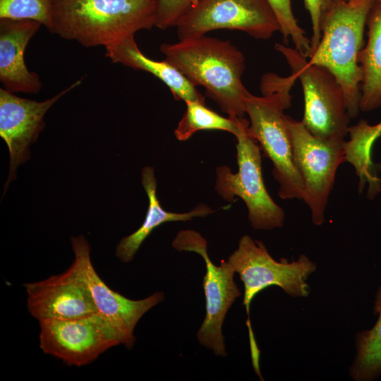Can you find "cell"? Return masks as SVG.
<instances>
[{"mask_svg": "<svg viewBox=\"0 0 381 381\" xmlns=\"http://www.w3.org/2000/svg\"><path fill=\"white\" fill-rule=\"evenodd\" d=\"M160 51L195 87L202 86L229 117L243 118L248 90L241 78L246 59L229 41L203 35L162 44Z\"/></svg>", "mask_w": 381, "mask_h": 381, "instance_id": "obj_1", "label": "cell"}, {"mask_svg": "<svg viewBox=\"0 0 381 381\" xmlns=\"http://www.w3.org/2000/svg\"><path fill=\"white\" fill-rule=\"evenodd\" d=\"M155 0H54L51 32L105 47L155 25Z\"/></svg>", "mask_w": 381, "mask_h": 381, "instance_id": "obj_2", "label": "cell"}, {"mask_svg": "<svg viewBox=\"0 0 381 381\" xmlns=\"http://www.w3.org/2000/svg\"><path fill=\"white\" fill-rule=\"evenodd\" d=\"M294 73L281 77L267 73L262 77L258 97L247 91L246 114L250 119L248 135L273 164L272 174L279 184V196L284 200H303V186L294 162L293 149L284 110L291 105L290 90Z\"/></svg>", "mask_w": 381, "mask_h": 381, "instance_id": "obj_3", "label": "cell"}, {"mask_svg": "<svg viewBox=\"0 0 381 381\" xmlns=\"http://www.w3.org/2000/svg\"><path fill=\"white\" fill-rule=\"evenodd\" d=\"M374 1H334L322 24L320 42L308 60L334 75L344 91L350 119L360 111V83L363 75L357 57L363 48L366 19Z\"/></svg>", "mask_w": 381, "mask_h": 381, "instance_id": "obj_4", "label": "cell"}, {"mask_svg": "<svg viewBox=\"0 0 381 381\" xmlns=\"http://www.w3.org/2000/svg\"><path fill=\"white\" fill-rule=\"evenodd\" d=\"M228 262L239 275L244 286L243 305L248 314L250 348L257 347L250 325V304L260 291L270 286H277L293 297H306L309 294L306 280L316 270V265L305 255L297 260L285 258L274 260L260 241L243 236L238 246L229 257Z\"/></svg>", "mask_w": 381, "mask_h": 381, "instance_id": "obj_5", "label": "cell"}, {"mask_svg": "<svg viewBox=\"0 0 381 381\" xmlns=\"http://www.w3.org/2000/svg\"><path fill=\"white\" fill-rule=\"evenodd\" d=\"M249 122L240 119L237 139L238 170L233 173L227 166L217 167L215 189L225 200L232 202L234 196L246 203L250 224L255 229L271 230L283 226L284 212L268 194L261 166L260 148L248 133Z\"/></svg>", "mask_w": 381, "mask_h": 381, "instance_id": "obj_6", "label": "cell"}, {"mask_svg": "<svg viewBox=\"0 0 381 381\" xmlns=\"http://www.w3.org/2000/svg\"><path fill=\"white\" fill-rule=\"evenodd\" d=\"M274 49L285 57L302 85L305 126L320 139L344 140L350 117L344 91L334 75L322 66L309 64L296 49L279 43Z\"/></svg>", "mask_w": 381, "mask_h": 381, "instance_id": "obj_7", "label": "cell"}, {"mask_svg": "<svg viewBox=\"0 0 381 381\" xmlns=\"http://www.w3.org/2000/svg\"><path fill=\"white\" fill-rule=\"evenodd\" d=\"M295 164L303 186V200L311 212L314 224L325 222V211L339 166L346 161L344 140L320 139L302 121L285 115Z\"/></svg>", "mask_w": 381, "mask_h": 381, "instance_id": "obj_8", "label": "cell"}, {"mask_svg": "<svg viewBox=\"0 0 381 381\" xmlns=\"http://www.w3.org/2000/svg\"><path fill=\"white\" fill-rule=\"evenodd\" d=\"M39 323L41 350L68 365H85L113 346L126 347L123 334L99 313L77 318L42 320Z\"/></svg>", "mask_w": 381, "mask_h": 381, "instance_id": "obj_9", "label": "cell"}, {"mask_svg": "<svg viewBox=\"0 0 381 381\" xmlns=\"http://www.w3.org/2000/svg\"><path fill=\"white\" fill-rule=\"evenodd\" d=\"M172 246L179 251L197 253L205 262L202 286L206 314L197 337L200 344L215 355L224 357L226 351L222 325L229 309L241 294L234 282L235 271L228 260H222L219 265H214L207 253V241L194 230L180 231L173 240Z\"/></svg>", "mask_w": 381, "mask_h": 381, "instance_id": "obj_10", "label": "cell"}, {"mask_svg": "<svg viewBox=\"0 0 381 381\" xmlns=\"http://www.w3.org/2000/svg\"><path fill=\"white\" fill-rule=\"evenodd\" d=\"M176 28L179 40L203 36L217 29L238 30L260 40L280 32L267 0H200Z\"/></svg>", "mask_w": 381, "mask_h": 381, "instance_id": "obj_11", "label": "cell"}, {"mask_svg": "<svg viewBox=\"0 0 381 381\" xmlns=\"http://www.w3.org/2000/svg\"><path fill=\"white\" fill-rule=\"evenodd\" d=\"M75 258L73 264L83 278L97 312L111 322L123 334L126 348L131 349L135 341L134 329L140 318L152 308L164 299L162 291H157L139 300H133L114 291L100 278L90 259V246L80 235L71 238Z\"/></svg>", "mask_w": 381, "mask_h": 381, "instance_id": "obj_12", "label": "cell"}, {"mask_svg": "<svg viewBox=\"0 0 381 381\" xmlns=\"http://www.w3.org/2000/svg\"><path fill=\"white\" fill-rule=\"evenodd\" d=\"M80 79L52 97L37 102L18 97L4 88L0 89V136L6 142L10 156V169L4 192L16 179L17 167L30 157V145L44 127V116L61 97L77 87Z\"/></svg>", "mask_w": 381, "mask_h": 381, "instance_id": "obj_13", "label": "cell"}, {"mask_svg": "<svg viewBox=\"0 0 381 381\" xmlns=\"http://www.w3.org/2000/svg\"><path fill=\"white\" fill-rule=\"evenodd\" d=\"M27 307L38 321L71 319L98 313L90 291L75 265L44 280L23 284Z\"/></svg>", "mask_w": 381, "mask_h": 381, "instance_id": "obj_14", "label": "cell"}, {"mask_svg": "<svg viewBox=\"0 0 381 381\" xmlns=\"http://www.w3.org/2000/svg\"><path fill=\"white\" fill-rule=\"evenodd\" d=\"M42 25L33 20L0 18V80L4 89L35 94L42 88L39 75L30 71L24 52Z\"/></svg>", "mask_w": 381, "mask_h": 381, "instance_id": "obj_15", "label": "cell"}, {"mask_svg": "<svg viewBox=\"0 0 381 381\" xmlns=\"http://www.w3.org/2000/svg\"><path fill=\"white\" fill-rule=\"evenodd\" d=\"M105 49L106 56L113 62L147 71L159 78L169 88L176 100L205 103V97L196 87L176 67L165 59L155 61L147 57L138 48L134 35Z\"/></svg>", "mask_w": 381, "mask_h": 381, "instance_id": "obj_16", "label": "cell"}, {"mask_svg": "<svg viewBox=\"0 0 381 381\" xmlns=\"http://www.w3.org/2000/svg\"><path fill=\"white\" fill-rule=\"evenodd\" d=\"M142 184L147 193L149 205L145 220L138 229L122 238L116 247L115 255L121 262L127 263L133 258L143 242L152 231L167 222L188 221L193 217H205L214 210L204 204L196 206L185 213L168 212L161 206L157 195V179L152 167H145L142 170Z\"/></svg>", "mask_w": 381, "mask_h": 381, "instance_id": "obj_17", "label": "cell"}, {"mask_svg": "<svg viewBox=\"0 0 381 381\" xmlns=\"http://www.w3.org/2000/svg\"><path fill=\"white\" fill-rule=\"evenodd\" d=\"M365 25L368 42L357 57L363 75L359 107L370 111L381 107V0H375Z\"/></svg>", "mask_w": 381, "mask_h": 381, "instance_id": "obj_18", "label": "cell"}, {"mask_svg": "<svg viewBox=\"0 0 381 381\" xmlns=\"http://www.w3.org/2000/svg\"><path fill=\"white\" fill-rule=\"evenodd\" d=\"M350 140L344 142L346 161L353 165L360 178L359 189L365 182L370 184L369 194L373 198L380 190V180L372 162V149L375 141L381 136L378 123L371 126L365 120H361L356 126L349 127Z\"/></svg>", "mask_w": 381, "mask_h": 381, "instance_id": "obj_19", "label": "cell"}, {"mask_svg": "<svg viewBox=\"0 0 381 381\" xmlns=\"http://www.w3.org/2000/svg\"><path fill=\"white\" fill-rule=\"evenodd\" d=\"M374 312L378 314L375 325L356 337V355L349 374L357 381L372 380L381 375V286L377 291Z\"/></svg>", "mask_w": 381, "mask_h": 381, "instance_id": "obj_20", "label": "cell"}, {"mask_svg": "<svg viewBox=\"0 0 381 381\" xmlns=\"http://www.w3.org/2000/svg\"><path fill=\"white\" fill-rule=\"evenodd\" d=\"M185 103L186 111L174 131L179 140H187L195 133L202 130H220L234 135L238 133L241 118L223 117L200 102L188 101Z\"/></svg>", "mask_w": 381, "mask_h": 381, "instance_id": "obj_21", "label": "cell"}, {"mask_svg": "<svg viewBox=\"0 0 381 381\" xmlns=\"http://www.w3.org/2000/svg\"><path fill=\"white\" fill-rule=\"evenodd\" d=\"M54 0H0V18L28 19L52 29Z\"/></svg>", "mask_w": 381, "mask_h": 381, "instance_id": "obj_22", "label": "cell"}, {"mask_svg": "<svg viewBox=\"0 0 381 381\" xmlns=\"http://www.w3.org/2000/svg\"><path fill=\"white\" fill-rule=\"evenodd\" d=\"M271 5L280 25L283 41L288 44L289 37L295 49L306 59L310 54V39L299 26L294 16L291 0H267Z\"/></svg>", "mask_w": 381, "mask_h": 381, "instance_id": "obj_23", "label": "cell"}, {"mask_svg": "<svg viewBox=\"0 0 381 381\" xmlns=\"http://www.w3.org/2000/svg\"><path fill=\"white\" fill-rule=\"evenodd\" d=\"M200 0H155V27L164 30L176 27L180 20Z\"/></svg>", "mask_w": 381, "mask_h": 381, "instance_id": "obj_24", "label": "cell"}, {"mask_svg": "<svg viewBox=\"0 0 381 381\" xmlns=\"http://www.w3.org/2000/svg\"><path fill=\"white\" fill-rule=\"evenodd\" d=\"M303 1L306 8L309 12L313 28L310 57L320 42L322 24L333 5L334 0H303Z\"/></svg>", "mask_w": 381, "mask_h": 381, "instance_id": "obj_25", "label": "cell"}, {"mask_svg": "<svg viewBox=\"0 0 381 381\" xmlns=\"http://www.w3.org/2000/svg\"><path fill=\"white\" fill-rule=\"evenodd\" d=\"M334 1H349V0H334Z\"/></svg>", "mask_w": 381, "mask_h": 381, "instance_id": "obj_26", "label": "cell"}, {"mask_svg": "<svg viewBox=\"0 0 381 381\" xmlns=\"http://www.w3.org/2000/svg\"><path fill=\"white\" fill-rule=\"evenodd\" d=\"M378 124H379V126H380V128H381V121H380Z\"/></svg>", "mask_w": 381, "mask_h": 381, "instance_id": "obj_27", "label": "cell"}]
</instances>
